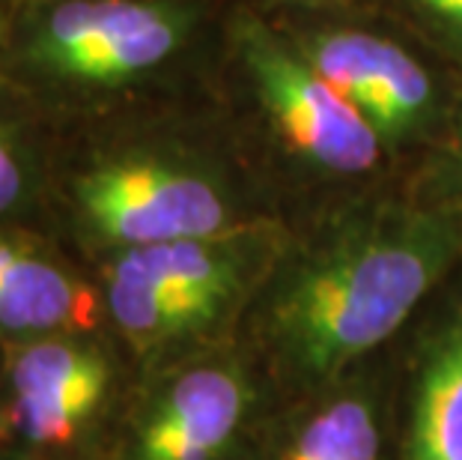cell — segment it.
Returning a JSON list of instances; mask_svg holds the SVG:
<instances>
[{
    "label": "cell",
    "instance_id": "10",
    "mask_svg": "<svg viewBox=\"0 0 462 460\" xmlns=\"http://www.w3.org/2000/svg\"><path fill=\"white\" fill-rule=\"evenodd\" d=\"M411 356L397 460H462V276Z\"/></svg>",
    "mask_w": 462,
    "mask_h": 460
},
{
    "label": "cell",
    "instance_id": "11",
    "mask_svg": "<svg viewBox=\"0 0 462 460\" xmlns=\"http://www.w3.org/2000/svg\"><path fill=\"white\" fill-rule=\"evenodd\" d=\"M385 434L382 395L364 380L343 377L308 398L278 437L272 460H382Z\"/></svg>",
    "mask_w": 462,
    "mask_h": 460
},
{
    "label": "cell",
    "instance_id": "1",
    "mask_svg": "<svg viewBox=\"0 0 462 460\" xmlns=\"http://www.w3.org/2000/svg\"><path fill=\"white\" fill-rule=\"evenodd\" d=\"M459 267L462 203L376 201L343 210L260 284L245 311L248 353L310 398L388 344Z\"/></svg>",
    "mask_w": 462,
    "mask_h": 460
},
{
    "label": "cell",
    "instance_id": "2",
    "mask_svg": "<svg viewBox=\"0 0 462 460\" xmlns=\"http://www.w3.org/2000/svg\"><path fill=\"white\" fill-rule=\"evenodd\" d=\"M254 224L227 164L182 132H111L69 150L54 144L48 230L87 267Z\"/></svg>",
    "mask_w": 462,
    "mask_h": 460
},
{
    "label": "cell",
    "instance_id": "15",
    "mask_svg": "<svg viewBox=\"0 0 462 460\" xmlns=\"http://www.w3.org/2000/svg\"><path fill=\"white\" fill-rule=\"evenodd\" d=\"M9 9H13V0H0V36H4V27H6V18H9Z\"/></svg>",
    "mask_w": 462,
    "mask_h": 460
},
{
    "label": "cell",
    "instance_id": "7",
    "mask_svg": "<svg viewBox=\"0 0 462 460\" xmlns=\"http://www.w3.org/2000/svg\"><path fill=\"white\" fill-rule=\"evenodd\" d=\"M230 42L254 99L301 159L334 177L376 171L388 153L379 132L319 75L296 39L257 15H239Z\"/></svg>",
    "mask_w": 462,
    "mask_h": 460
},
{
    "label": "cell",
    "instance_id": "14",
    "mask_svg": "<svg viewBox=\"0 0 462 460\" xmlns=\"http://www.w3.org/2000/svg\"><path fill=\"white\" fill-rule=\"evenodd\" d=\"M409 4L441 31L462 36V0H409Z\"/></svg>",
    "mask_w": 462,
    "mask_h": 460
},
{
    "label": "cell",
    "instance_id": "3",
    "mask_svg": "<svg viewBox=\"0 0 462 460\" xmlns=\"http://www.w3.org/2000/svg\"><path fill=\"white\" fill-rule=\"evenodd\" d=\"M198 0H13L0 75L51 126L167 84L194 54Z\"/></svg>",
    "mask_w": 462,
    "mask_h": 460
},
{
    "label": "cell",
    "instance_id": "6",
    "mask_svg": "<svg viewBox=\"0 0 462 460\" xmlns=\"http://www.w3.org/2000/svg\"><path fill=\"white\" fill-rule=\"evenodd\" d=\"M263 371L233 341L137 371L102 460H248Z\"/></svg>",
    "mask_w": 462,
    "mask_h": 460
},
{
    "label": "cell",
    "instance_id": "12",
    "mask_svg": "<svg viewBox=\"0 0 462 460\" xmlns=\"http://www.w3.org/2000/svg\"><path fill=\"white\" fill-rule=\"evenodd\" d=\"M54 126L0 75V221L48 230Z\"/></svg>",
    "mask_w": 462,
    "mask_h": 460
},
{
    "label": "cell",
    "instance_id": "9",
    "mask_svg": "<svg viewBox=\"0 0 462 460\" xmlns=\"http://www.w3.org/2000/svg\"><path fill=\"white\" fill-rule=\"evenodd\" d=\"M107 329L96 272L51 230L0 221V347Z\"/></svg>",
    "mask_w": 462,
    "mask_h": 460
},
{
    "label": "cell",
    "instance_id": "5",
    "mask_svg": "<svg viewBox=\"0 0 462 460\" xmlns=\"http://www.w3.org/2000/svg\"><path fill=\"white\" fill-rule=\"evenodd\" d=\"M134 377L107 329L0 347V460H102Z\"/></svg>",
    "mask_w": 462,
    "mask_h": 460
},
{
    "label": "cell",
    "instance_id": "4",
    "mask_svg": "<svg viewBox=\"0 0 462 460\" xmlns=\"http://www.w3.org/2000/svg\"><path fill=\"white\" fill-rule=\"evenodd\" d=\"M272 267L269 228L129 249L93 263L107 332L137 371L230 341Z\"/></svg>",
    "mask_w": 462,
    "mask_h": 460
},
{
    "label": "cell",
    "instance_id": "13",
    "mask_svg": "<svg viewBox=\"0 0 462 460\" xmlns=\"http://www.w3.org/2000/svg\"><path fill=\"white\" fill-rule=\"evenodd\" d=\"M436 183L439 189H432L430 201H448L462 203V96L454 108V120H450L448 146L441 153V162L436 164Z\"/></svg>",
    "mask_w": 462,
    "mask_h": 460
},
{
    "label": "cell",
    "instance_id": "8",
    "mask_svg": "<svg viewBox=\"0 0 462 460\" xmlns=\"http://www.w3.org/2000/svg\"><path fill=\"white\" fill-rule=\"evenodd\" d=\"M319 75L379 132L385 150L427 138L439 117V87L415 54L394 39L322 27L292 36Z\"/></svg>",
    "mask_w": 462,
    "mask_h": 460
}]
</instances>
